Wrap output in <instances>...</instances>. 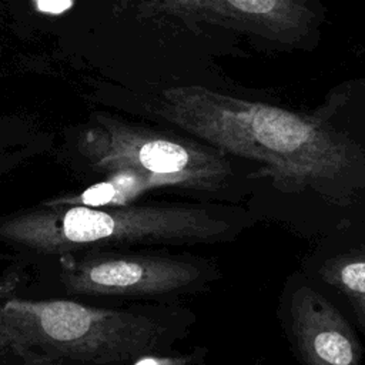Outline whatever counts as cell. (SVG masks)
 <instances>
[{
    "instance_id": "10",
    "label": "cell",
    "mask_w": 365,
    "mask_h": 365,
    "mask_svg": "<svg viewBox=\"0 0 365 365\" xmlns=\"http://www.w3.org/2000/svg\"><path fill=\"white\" fill-rule=\"evenodd\" d=\"M204 352H200L197 349L192 354H185V355H164V354H150L140 356L130 365H194L200 359H202Z\"/></svg>"
},
{
    "instance_id": "12",
    "label": "cell",
    "mask_w": 365,
    "mask_h": 365,
    "mask_svg": "<svg viewBox=\"0 0 365 365\" xmlns=\"http://www.w3.org/2000/svg\"><path fill=\"white\" fill-rule=\"evenodd\" d=\"M349 302L355 318L358 319L362 331L365 332V298L364 297H349Z\"/></svg>"
},
{
    "instance_id": "6",
    "label": "cell",
    "mask_w": 365,
    "mask_h": 365,
    "mask_svg": "<svg viewBox=\"0 0 365 365\" xmlns=\"http://www.w3.org/2000/svg\"><path fill=\"white\" fill-rule=\"evenodd\" d=\"M143 11L185 26L215 24L279 43L305 36L314 21L308 0H138Z\"/></svg>"
},
{
    "instance_id": "11",
    "label": "cell",
    "mask_w": 365,
    "mask_h": 365,
    "mask_svg": "<svg viewBox=\"0 0 365 365\" xmlns=\"http://www.w3.org/2000/svg\"><path fill=\"white\" fill-rule=\"evenodd\" d=\"M74 0H34L36 9L47 14H61L73 6Z\"/></svg>"
},
{
    "instance_id": "3",
    "label": "cell",
    "mask_w": 365,
    "mask_h": 365,
    "mask_svg": "<svg viewBox=\"0 0 365 365\" xmlns=\"http://www.w3.org/2000/svg\"><path fill=\"white\" fill-rule=\"evenodd\" d=\"M245 227L242 210L198 204L87 207L40 202L0 217V245L17 258L130 245L214 244Z\"/></svg>"
},
{
    "instance_id": "7",
    "label": "cell",
    "mask_w": 365,
    "mask_h": 365,
    "mask_svg": "<svg viewBox=\"0 0 365 365\" xmlns=\"http://www.w3.org/2000/svg\"><path fill=\"white\" fill-rule=\"evenodd\" d=\"M289 325L304 365H362V345L352 327L317 289L304 285L292 294Z\"/></svg>"
},
{
    "instance_id": "8",
    "label": "cell",
    "mask_w": 365,
    "mask_h": 365,
    "mask_svg": "<svg viewBox=\"0 0 365 365\" xmlns=\"http://www.w3.org/2000/svg\"><path fill=\"white\" fill-rule=\"evenodd\" d=\"M161 184L154 178L130 170L106 174V178L87 187L81 192L67 194L47 200L50 204L87 205V207H120L128 205L144 191L160 188Z\"/></svg>"
},
{
    "instance_id": "4",
    "label": "cell",
    "mask_w": 365,
    "mask_h": 365,
    "mask_svg": "<svg viewBox=\"0 0 365 365\" xmlns=\"http://www.w3.org/2000/svg\"><path fill=\"white\" fill-rule=\"evenodd\" d=\"M215 267L191 255L96 250L54 257L16 258L4 272L57 291L53 298L171 299L200 292L215 279ZM37 288V289H40Z\"/></svg>"
},
{
    "instance_id": "5",
    "label": "cell",
    "mask_w": 365,
    "mask_h": 365,
    "mask_svg": "<svg viewBox=\"0 0 365 365\" xmlns=\"http://www.w3.org/2000/svg\"><path fill=\"white\" fill-rule=\"evenodd\" d=\"M78 150L93 173L106 175L123 170L137 171L154 178L161 187L215 191L232 174L227 154L205 143L115 121L91 133Z\"/></svg>"
},
{
    "instance_id": "9",
    "label": "cell",
    "mask_w": 365,
    "mask_h": 365,
    "mask_svg": "<svg viewBox=\"0 0 365 365\" xmlns=\"http://www.w3.org/2000/svg\"><path fill=\"white\" fill-rule=\"evenodd\" d=\"M319 275L342 294L365 298V252L335 257L321 267Z\"/></svg>"
},
{
    "instance_id": "1",
    "label": "cell",
    "mask_w": 365,
    "mask_h": 365,
    "mask_svg": "<svg viewBox=\"0 0 365 365\" xmlns=\"http://www.w3.org/2000/svg\"><path fill=\"white\" fill-rule=\"evenodd\" d=\"M157 113L224 154L259 163L254 175L284 192L312 190L348 204L365 185V160L356 145L317 117L202 86L164 90Z\"/></svg>"
},
{
    "instance_id": "2",
    "label": "cell",
    "mask_w": 365,
    "mask_h": 365,
    "mask_svg": "<svg viewBox=\"0 0 365 365\" xmlns=\"http://www.w3.org/2000/svg\"><path fill=\"white\" fill-rule=\"evenodd\" d=\"M190 317L170 305L106 308L0 288V365H130L168 352L187 334Z\"/></svg>"
},
{
    "instance_id": "13",
    "label": "cell",
    "mask_w": 365,
    "mask_h": 365,
    "mask_svg": "<svg viewBox=\"0 0 365 365\" xmlns=\"http://www.w3.org/2000/svg\"><path fill=\"white\" fill-rule=\"evenodd\" d=\"M11 160H4V158H0V184H1V178L9 173L11 171Z\"/></svg>"
}]
</instances>
